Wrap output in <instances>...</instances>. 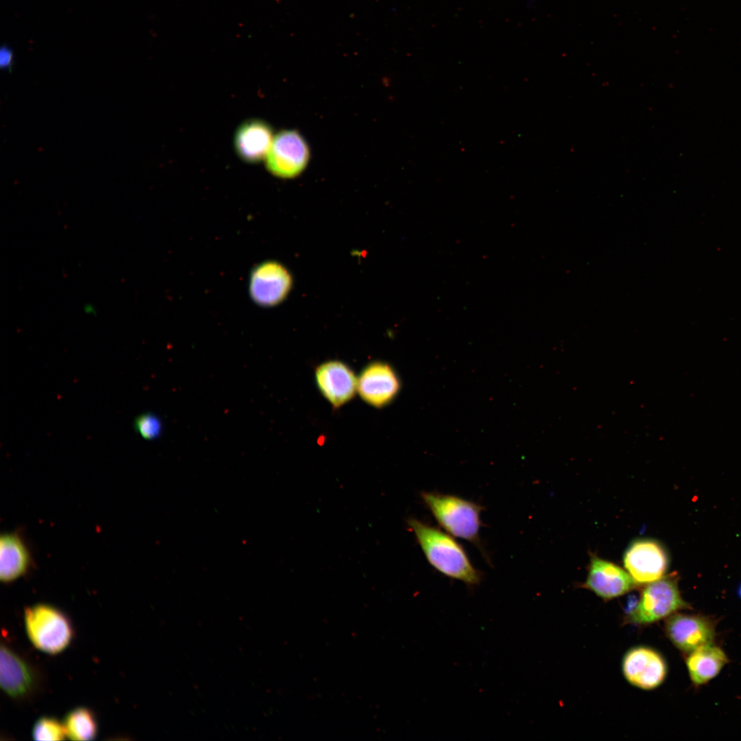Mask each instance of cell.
Masks as SVG:
<instances>
[{
    "label": "cell",
    "instance_id": "obj_19",
    "mask_svg": "<svg viewBox=\"0 0 741 741\" xmlns=\"http://www.w3.org/2000/svg\"><path fill=\"white\" fill-rule=\"evenodd\" d=\"M134 426L137 432L146 440L158 438L163 429L160 419L150 412L138 416L134 421Z\"/></svg>",
    "mask_w": 741,
    "mask_h": 741
},
{
    "label": "cell",
    "instance_id": "obj_2",
    "mask_svg": "<svg viewBox=\"0 0 741 741\" xmlns=\"http://www.w3.org/2000/svg\"><path fill=\"white\" fill-rule=\"evenodd\" d=\"M422 499L438 524L449 534L482 550L480 531L483 507L458 495L423 491Z\"/></svg>",
    "mask_w": 741,
    "mask_h": 741
},
{
    "label": "cell",
    "instance_id": "obj_9",
    "mask_svg": "<svg viewBox=\"0 0 741 741\" xmlns=\"http://www.w3.org/2000/svg\"><path fill=\"white\" fill-rule=\"evenodd\" d=\"M401 388L395 369L384 362L368 364L357 376V392L368 405L381 408L389 405Z\"/></svg>",
    "mask_w": 741,
    "mask_h": 741
},
{
    "label": "cell",
    "instance_id": "obj_8",
    "mask_svg": "<svg viewBox=\"0 0 741 741\" xmlns=\"http://www.w3.org/2000/svg\"><path fill=\"white\" fill-rule=\"evenodd\" d=\"M664 629L670 642L685 654L713 644L716 636V622L703 615L675 613L666 619Z\"/></svg>",
    "mask_w": 741,
    "mask_h": 741
},
{
    "label": "cell",
    "instance_id": "obj_14",
    "mask_svg": "<svg viewBox=\"0 0 741 741\" xmlns=\"http://www.w3.org/2000/svg\"><path fill=\"white\" fill-rule=\"evenodd\" d=\"M274 134L268 123L258 119L243 122L237 129L234 146L241 159L249 163L265 160L272 145Z\"/></svg>",
    "mask_w": 741,
    "mask_h": 741
},
{
    "label": "cell",
    "instance_id": "obj_20",
    "mask_svg": "<svg viewBox=\"0 0 741 741\" xmlns=\"http://www.w3.org/2000/svg\"><path fill=\"white\" fill-rule=\"evenodd\" d=\"M13 61V53L12 50L4 47L0 51V65L4 69L10 68Z\"/></svg>",
    "mask_w": 741,
    "mask_h": 741
},
{
    "label": "cell",
    "instance_id": "obj_12",
    "mask_svg": "<svg viewBox=\"0 0 741 741\" xmlns=\"http://www.w3.org/2000/svg\"><path fill=\"white\" fill-rule=\"evenodd\" d=\"M38 678L33 667L8 645L1 643L0 683L2 690L14 699H24L35 691Z\"/></svg>",
    "mask_w": 741,
    "mask_h": 741
},
{
    "label": "cell",
    "instance_id": "obj_16",
    "mask_svg": "<svg viewBox=\"0 0 741 741\" xmlns=\"http://www.w3.org/2000/svg\"><path fill=\"white\" fill-rule=\"evenodd\" d=\"M729 662L725 652L714 643L690 652L685 659L690 679L696 686L705 685L716 678Z\"/></svg>",
    "mask_w": 741,
    "mask_h": 741
},
{
    "label": "cell",
    "instance_id": "obj_11",
    "mask_svg": "<svg viewBox=\"0 0 741 741\" xmlns=\"http://www.w3.org/2000/svg\"><path fill=\"white\" fill-rule=\"evenodd\" d=\"M637 585L627 571L616 564L592 555L583 587L604 600L632 591Z\"/></svg>",
    "mask_w": 741,
    "mask_h": 741
},
{
    "label": "cell",
    "instance_id": "obj_15",
    "mask_svg": "<svg viewBox=\"0 0 741 741\" xmlns=\"http://www.w3.org/2000/svg\"><path fill=\"white\" fill-rule=\"evenodd\" d=\"M33 565L27 545L17 532H7L0 539V579L10 583L27 574Z\"/></svg>",
    "mask_w": 741,
    "mask_h": 741
},
{
    "label": "cell",
    "instance_id": "obj_6",
    "mask_svg": "<svg viewBox=\"0 0 741 741\" xmlns=\"http://www.w3.org/2000/svg\"><path fill=\"white\" fill-rule=\"evenodd\" d=\"M623 565L637 585H647L663 577L669 558L663 545L652 539L632 541L623 555Z\"/></svg>",
    "mask_w": 741,
    "mask_h": 741
},
{
    "label": "cell",
    "instance_id": "obj_3",
    "mask_svg": "<svg viewBox=\"0 0 741 741\" xmlns=\"http://www.w3.org/2000/svg\"><path fill=\"white\" fill-rule=\"evenodd\" d=\"M27 637L38 650L49 655L64 650L73 637V629L67 615L47 604H36L24 611Z\"/></svg>",
    "mask_w": 741,
    "mask_h": 741
},
{
    "label": "cell",
    "instance_id": "obj_1",
    "mask_svg": "<svg viewBox=\"0 0 741 741\" xmlns=\"http://www.w3.org/2000/svg\"><path fill=\"white\" fill-rule=\"evenodd\" d=\"M407 521L427 562L435 570L469 586L480 583V572L473 565L462 545L451 534L415 518Z\"/></svg>",
    "mask_w": 741,
    "mask_h": 741
},
{
    "label": "cell",
    "instance_id": "obj_10",
    "mask_svg": "<svg viewBox=\"0 0 741 741\" xmlns=\"http://www.w3.org/2000/svg\"><path fill=\"white\" fill-rule=\"evenodd\" d=\"M315 380L320 393L334 408L344 405L357 393V376L340 360H329L318 365Z\"/></svg>",
    "mask_w": 741,
    "mask_h": 741
},
{
    "label": "cell",
    "instance_id": "obj_4",
    "mask_svg": "<svg viewBox=\"0 0 741 741\" xmlns=\"http://www.w3.org/2000/svg\"><path fill=\"white\" fill-rule=\"evenodd\" d=\"M689 608L690 604L681 596L677 576H664L646 585L626 615V622L635 625H648Z\"/></svg>",
    "mask_w": 741,
    "mask_h": 741
},
{
    "label": "cell",
    "instance_id": "obj_18",
    "mask_svg": "<svg viewBox=\"0 0 741 741\" xmlns=\"http://www.w3.org/2000/svg\"><path fill=\"white\" fill-rule=\"evenodd\" d=\"M32 735L34 740L38 741L63 740L67 737L63 723L49 716H43L36 721Z\"/></svg>",
    "mask_w": 741,
    "mask_h": 741
},
{
    "label": "cell",
    "instance_id": "obj_7",
    "mask_svg": "<svg viewBox=\"0 0 741 741\" xmlns=\"http://www.w3.org/2000/svg\"><path fill=\"white\" fill-rule=\"evenodd\" d=\"M309 159V150L305 139L298 132L285 130L274 135L265 161L272 174L291 178L305 169Z\"/></svg>",
    "mask_w": 741,
    "mask_h": 741
},
{
    "label": "cell",
    "instance_id": "obj_13",
    "mask_svg": "<svg viewBox=\"0 0 741 741\" xmlns=\"http://www.w3.org/2000/svg\"><path fill=\"white\" fill-rule=\"evenodd\" d=\"M291 277L281 264L269 262L261 265L252 273L250 293L259 304L271 306L281 302L287 294Z\"/></svg>",
    "mask_w": 741,
    "mask_h": 741
},
{
    "label": "cell",
    "instance_id": "obj_5",
    "mask_svg": "<svg viewBox=\"0 0 741 741\" xmlns=\"http://www.w3.org/2000/svg\"><path fill=\"white\" fill-rule=\"evenodd\" d=\"M622 672L628 683L644 690H652L665 681L668 663L657 650L644 645L631 647L621 662Z\"/></svg>",
    "mask_w": 741,
    "mask_h": 741
},
{
    "label": "cell",
    "instance_id": "obj_21",
    "mask_svg": "<svg viewBox=\"0 0 741 741\" xmlns=\"http://www.w3.org/2000/svg\"><path fill=\"white\" fill-rule=\"evenodd\" d=\"M738 593H739V594H740V598H741V585H740V588H739V591H738Z\"/></svg>",
    "mask_w": 741,
    "mask_h": 741
},
{
    "label": "cell",
    "instance_id": "obj_17",
    "mask_svg": "<svg viewBox=\"0 0 741 741\" xmlns=\"http://www.w3.org/2000/svg\"><path fill=\"white\" fill-rule=\"evenodd\" d=\"M63 725L67 736L73 740H92L97 734L95 716L87 707H79L71 709L66 714Z\"/></svg>",
    "mask_w": 741,
    "mask_h": 741
}]
</instances>
